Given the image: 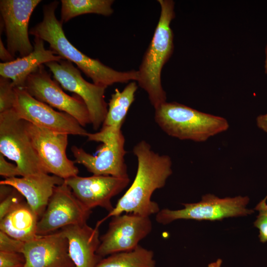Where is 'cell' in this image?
I'll use <instances>...</instances> for the list:
<instances>
[{"label": "cell", "mask_w": 267, "mask_h": 267, "mask_svg": "<svg viewBox=\"0 0 267 267\" xmlns=\"http://www.w3.org/2000/svg\"><path fill=\"white\" fill-rule=\"evenodd\" d=\"M0 58L2 62H9L13 61L14 57L10 54L3 44L1 39L0 38Z\"/></svg>", "instance_id": "cell-30"}, {"label": "cell", "mask_w": 267, "mask_h": 267, "mask_svg": "<svg viewBox=\"0 0 267 267\" xmlns=\"http://www.w3.org/2000/svg\"><path fill=\"white\" fill-rule=\"evenodd\" d=\"M91 210L87 208L65 182L56 186L38 221L37 234L45 235L66 226L87 223Z\"/></svg>", "instance_id": "cell-12"}, {"label": "cell", "mask_w": 267, "mask_h": 267, "mask_svg": "<svg viewBox=\"0 0 267 267\" xmlns=\"http://www.w3.org/2000/svg\"><path fill=\"white\" fill-rule=\"evenodd\" d=\"M155 265L153 252L139 245L131 250L102 258L95 267H155Z\"/></svg>", "instance_id": "cell-22"}, {"label": "cell", "mask_w": 267, "mask_h": 267, "mask_svg": "<svg viewBox=\"0 0 267 267\" xmlns=\"http://www.w3.org/2000/svg\"><path fill=\"white\" fill-rule=\"evenodd\" d=\"M61 2L60 22L62 24L85 14L109 16L113 13V0H61Z\"/></svg>", "instance_id": "cell-23"}, {"label": "cell", "mask_w": 267, "mask_h": 267, "mask_svg": "<svg viewBox=\"0 0 267 267\" xmlns=\"http://www.w3.org/2000/svg\"><path fill=\"white\" fill-rule=\"evenodd\" d=\"M15 90L13 109L20 119L53 131L87 136V131L69 114L54 110L32 96L23 88L15 87Z\"/></svg>", "instance_id": "cell-11"}, {"label": "cell", "mask_w": 267, "mask_h": 267, "mask_svg": "<svg viewBox=\"0 0 267 267\" xmlns=\"http://www.w3.org/2000/svg\"><path fill=\"white\" fill-rule=\"evenodd\" d=\"M256 124L260 130L267 133V113L258 116L256 118Z\"/></svg>", "instance_id": "cell-31"}, {"label": "cell", "mask_w": 267, "mask_h": 267, "mask_svg": "<svg viewBox=\"0 0 267 267\" xmlns=\"http://www.w3.org/2000/svg\"><path fill=\"white\" fill-rule=\"evenodd\" d=\"M155 120L168 135L180 140L204 142L227 131L223 117L202 112L176 102L167 101L155 109Z\"/></svg>", "instance_id": "cell-4"}, {"label": "cell", "mask_w": 267, "mask_h": 267, "mask_svg": "<svg viewBox=\"0 0 267 267\" xmlns=\"http://www.w3.org/2000/svg\"><path fill=\"white\" fill-rule=\"evenodd\" d=\"M25 262L22 253L0 251V267H24Z\"/></svg>", "instance_id": "cell-28"}, {"label": "cell", "mask_w": 267, "mask_h": 267, "mask_svg": "<svg viewBox=\"0 0 267 267\" xmlns=\"http://www.w3.org/2000/svg\"><path fill=\"white\" fill-rule=\"evenodd\" d=\"M265 64H264V70H265V74L267 75V44L265 47Z\"/></svg>", "instance_id": "cell-33"}, {"label": "cell", "mask_w": 267, "mask_h": 267, "mask_svg": "<svg viewBox=\"0 0 267 267\" xmlns=\"http://www.w3.org/2000/svg\"><path fill=\"white\" fill-rule=\"evenodd\" d=\"M64 182V180L58 177L41 173L25 177L4 178L0 181V184L10 186L20 192L40 219L54 188Z\"/></svg>", "instance_id": "cell-17"}, {"label": "cell", "mask_w": 267, "mask_h": 267, "mask_svg": "<svg viewBox=\"0 0 267 267\" xmlns=\"http://www.w3.org/2000/svg\"><path fill=\"white\" fill-rule=\"evenodd\" d=\"M25 243L0 231V251L22 253Z\"/></svg>", "instance_id": "cell-27"}, {"label": "cell", "mask_w": 267, "mask_h": 267, "mask_svg": "<svg viewBox=\"0 0 267 267\" xmlns=\"http://www.w3.org/2000/svg\"><path fill=\"white\" fill-rule=\"evenodd\" d=\"M87 136L88 140L100 142L102 145L96 155L89 154L82 148L72 146L71 151L75 162L83 165L93 175L129 177L124 159L125 139L121 129L102 127L99 132L88 133Z\"/></svg>", "instance_id": "cell-5"}, {"label": "cell", "mask_w": 267, "mask_h": 267, "mask_svg": "<svg viewBox=\"0 0 267 267\" xmlns=\"http://www.w3.org/2000/svg\"><path fill=\"white\" fill-rule=\"evenodd\" d=\"M41 0H1L0 11L2 29L6 36L7 49L14 57L31 53L34 47L29 38L30 17Z\"/></svg>", "instance_id": "cell-14"}, {"label": "cell", "mask_w": 267, "mask_h": 267, "mask_svg": "<svg viewBox=\"0 0 267 267\" xmlns=\"http://www.w3.org/2000/svg\"><path fill=\"white\" fill-rule=\"evenodd\" d=\"M133 151L137 160L134 179L113 210L97 222L96 227L99 228L109 218L124 213L150 217L161 210L158 203L151 200V197L156 190L165 185L172 174L171 159L168 155L154 152L144 140L134 145Z\"/></svg>", "instance_id": "cell-1"}, {"label": "cell", "mask_w": 267, "mask_h": 267, "mask_svg": "<svg viewBox=\"0 0 267 267\" xmlns=\"http://www.w3.org/2000/svg\"><path fill=\"white\" fill-rule=\"evenodd\" d=\"M222 263V260L219 259L216 262L210 264L208 267H221Z\"/></svg>", "instance_id": "cell-32"}, {"label": "cell", "mask_w": 267, "mask_h": 267, "mask_svg": "<svg viewBox=\"0 0 267 267\" xmlns=\"http://www.w3.org/2000/svg\"><path fill=\"white\" fill-rule=\"evenodd\" d=\"M0 175L5 178L20 176V172L15 165L8 162L4 156L0 153Z\"/></svg>", "instance_id": "cell-29"}, {"label": "cell", "mask_w": 267, "mask_h": 267, "mask_svg": "<svg viewBox=\"0 0 267 267\" xmlns=\"http://www.w3.org/2000/svg\"><path fill=\"white\" fill-rule=\"evenodd\" d=\"M58 5V1H54L44 5L43 19L30 30V34L47 42L50 49L63 59L76 64L96 85L107 87L115 83L137 81V70H115L87 56L72 44L64 34L62 23L55 16Z\"/></svg>", "instance_id": "cell-2"}, {"label": "cell", "mask_w": 267, "mask_h": 267, "mask_svg": "<svg viewBox=\"0 0 267 267\" xmlns=\"http://www.w3.org/2000/svg\"><path fill=\"white\" fill-rule=\"evenodd\" d=\"M33 51L26 56L9 62H0V76L11 80L15 87L23 88L28 76L38 67L63 59L51 49H46L44 41L35 37Z\"/></svg>", "instance_id": "cell-19"}, {"label": "cell", "mask_w": 267, "mask_h": 267, "mask_svg": "<svg viewBox=\"0 0 267 267\" xmlns=\"http://www.w3.org/2000/svg\"><path fill=\"white\" fill-rule=\"evenodd\" d=\"M160 17L150 43L137 70L138 86L144 89L154 109L166 102V93L161 83L164 65L173 53L174 34L171 23L175 17L173 0H158Z\"/></svg>", "instance_id": "cell-3"}, {"label": "cell", "mask_w": 267, "mask_h": 267, "mask_svg": "<svg viewBox=\"0 0 267 267\" xmlns=\"http://www.w3.org/2000/svg\"><path fill=\"white\" fill-rule=\"evenodd\" d=\"M24 267H75L69 254L67 238L61 230L38 235L25 243Z\"/></svg>", "instance_id": "cell-16"}, {"label": "cell", "mask_w": 267, "mask_h": 267, "mask_svg": "<svg viewBox=\"0 0 267 267\" xmlns=\"http://www.w3.org/2000/svg\"><path fill=\"white\" fill-rule=\"evenodd\" d=\"M267 196L261 200L256 206L255 209L259 211V215L254 222V226L259 230L260 241L265 243L267 241Z\"/></svg>", "instance_id": "cell-25"}, {"label": "cell", "mask_w": 267, "mask_h": 267, "mask_svg": "<svg viewBox=\"0 0 267 267\" xmlns=\"http://www.w3.org/2000/svg\"><path fill=\"white\" fill-rule=\"evenodd\" d=\"M152 229L149 217L133 213L113 217L106 232L100 237L97 254L103 258L114 253L134 249Z\"/></svg>", "instance_id": "cell-13"}, {"label": "cell", "mask_w": 267, "mask_h": 267, "mask_svg": "<svg viewBox=\"0 0 267 267\" xmlns=\"http://www.w3.org/2000/svg\"><path fill=\"white\" fill-rule=\"evenodd\" d=\"M23 196L16 189H13L11 193L0 200V220L2 219L15 207L23 201Z\"/></svg>", "instance_id": "cell-26"}, {"label": "cell", "mask_w": 267, "mask_h": 267, "mask_svg": "<svg viewBox=\"0 0 267 267\" xmlns=\"http://www.w3.org/2000/svg\"><path fill=\"white\" fill-rule=\"evenodd\" d=\"M23 89L38 100L65 112L83 127L91 124L88 108L79 96L65 93L41 65L27 78Z\"/></svg>", "instance_id": "cell-10"}, {"label": "cell", "mask_w": 267, "mask_h": 267, "mask_svg": "<svg viewBox=\"0 0 267 267\" xmlns=\"http://www.w3.org/2000/svg\"><path fill=\"white\" fill-rule=\"evenodd\" d=\"M67 238L69 254L75 267H95L102 259L97 254L100 244L98 228L87 223L61 229Z\"/></svg>", "instance_id": "cell-18"}, {"label": "cell", "mask_w": 267, "mask_h": 267, "mask_svg": "<svg viewBox=\"0 0 267 267\" xmlns=\"http://www.w3.org/2000/svg\"><path fill=\"white\" fill-rule=\"evenodd\" d=\"M44 65L64 89L73 92L83 99L88 108L93 129L98 130L103 124L108 111L104 99L107 87L86 81L79 70L67 60L52 61Z\"/></svg>", "instance_id": "cell-8"}, {"label": "cell", "mask_w": 267, "mask_h": 267, "mask_svg": "<svg viewBox=\"0 0 267 267\" xmlns=\"http://www.w3.org/2000/svg\"><path fill=\"white\" fill-rule=\"evenodd\" d=\"M78 200L88 209L96 207L108 212L114 207L111 199L129 184V177L118 178L109 176L92 175L88 177L76 176L64 180Z\"/></svg>", "instance_id": "cell-15"}, {"label": "cell", "mask_w": 267, "mask_h": 267, "mask_svg": "<svg viewBox=\"0 0 267 267\" xmlns=\"http://www.w3.org/2000/svg\"><path fill=\"white\" fill-rule=\"evenodd\" d=\"M39 220L36 213L26 201H23L0 220V231L16 239L27 242L38 235Z\"/></svg>", "instance_id": "cell-20"}, {"label": "cell", "mask_w": 267, "mask_h": 267, "mask_svg": "<svg viewBox=\"0 0 267 267\" xmlns=\"http://www.w3.org/2000/svg\"><path fill=\"white\" fill-rule=\"evenodd\" d=\"M0 153L15 162L23 177L48 174L33 145L25 121L13 109L0 113Z\"/></svg>", "instance_id": "cell-6"}, {"label": "cell", "mask_w": 267, "mask_h": 267, "mask_svg": "<svg viewBox=\"0 0 267 267\" xmlns=\"http://www.w3.org/2000/svg\"><path fill=\"white\" fill-rule=\"evenodd\" d=\"M15 87L8 78L0 77V113L13 109L15 99Z\"/></svg>", "instance_id": "cell-24"}, {"label": "cell", "mask_w": 267, "mask_h": 267, "mask_svg": "<svg viewBox=\"0 0 267 267\" xmlns=\"http://www.w3.org/2000/svg\"><path fill=\"white\" fill-rule=\"evenodd\" d=\"M249 202L247 196L220 198L213 194H207L198 202L183 204L184 208L182 209L160 210L156 214L155 219L158 223L166 225L180 219L213 221L244 216L254 212L253 210L246 208Z\"/></svg>", "instance_id": "cell-7"}, {"label": "cell", "mask_w": 267, "mask_h": 267, "mask_svg": "<svg viewBox=\"0 0 267 267\" xmlns=\"http://www.w3.org/2000/svg\"><path fill=\"white\" fill-rule=\"evenodd\" d=\"M25 124L33 145L48 174L64 180L78 176V168L66 155L68 134L40 127L27 121Z\"/></svg>", "instance_id": "cell-9"}, {"label": "cell", "mask_w": 267, "mask_h": 267, "mask_svg": "<svg viewBox=\"0 0 267 267\" xmlns=\"http://www.w3.org/2000/svg\"><path fill=\"white\" fill-rule=\"evenodd\" d=\"M138 85L132 81L120 91L116 89L112 94L109 108L102 127L121 129L129 108L134 100Z\"/></svg>", "instance_id": "cell-21"}]
</instances>
